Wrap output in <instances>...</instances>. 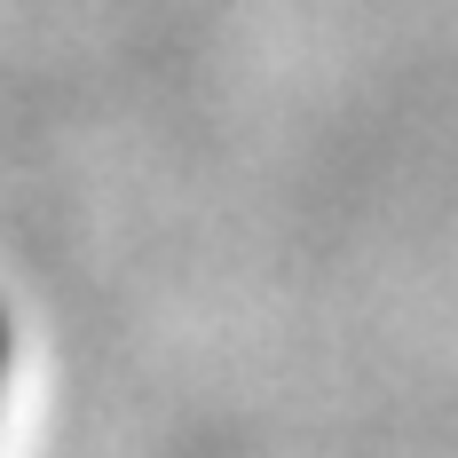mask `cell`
I'll return each instance as SVG.
<instances>
[{"instance_id": "obj_1", "label": "cell", "mask_w": 458, "mask_h": 458, "mask_svg": "<svg viewBox=\"0 0 458 458\" xmlns=\"http://www.w3.org/2000/svg\"><path fill=\"white\" fill-rule=\"evenodd\" d=\"M0 379H8V324H0Z\"/></svg>"}]
</instances>
